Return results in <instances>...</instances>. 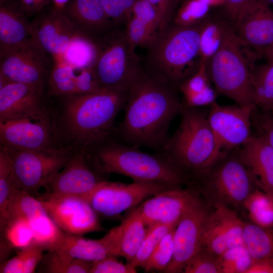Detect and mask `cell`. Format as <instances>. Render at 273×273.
Instances as JSON below:
<instances>
[{
    "mask_svg": "<svg viewBox=\"0 0 273 273\" xmlns=\"http://www.w3.org/2000/svg\"><path fill=\"white\" fill-rule=\"evenodd\" d=\"M178 91L177 87L144 66L128 92L123 119L115 129L117 139L138 148L160 152L169 138L170 123L183 106Z\"/></svg>",
    "mask_w": 273,
    "mask_h": 273,
    "instance_id": "6da1fadb",
    "label": "cell"
},
{
    "mask_svg": "<svg viewBox=\"0 0 273 273\" xmlns=\"http://www.w3.org/2000/svg\"><path fill=\"white\" fill-rule=\"evenodd\" d=\"M85 159L100 174L113 173L135 182L192 187L189 178L162 153L144 152L112 138L91 149Z\"/></svg>",
    "mask_w": 273,
    "mask_h": 273,
    "instance_id": "7a4b0ae2",
    "label": "cell"
},
{
    "mask_svg": "<svg viewBox=\"0 0 273 273\" xmlns=\"http://www.w3.org/2000/svg\"><path fill=\"white\" fill-rule=\"evenodd\" d=\"M179 114L178 127L160 153L195 186L227 152L221 150L210 126L208 112L183 105Z\"/></svg>",
    "mask_w": 273,
    "mask_h": 273,
    "instance_id": "3957f363",
    "label": "cell"
},
{
    "mask_svg": "<svg viewBox=\"0 0 273 273\" xmlns=\"http://www.w3.org/2000/svg\"><path fill=\"white\" fill-rule=\"evenodd\" d=\"M128 93L101 88L89 94L65 96L63 117L66 133L90 150L111 138L115 134V119L125 106Z\"/></svg>",
    "mask_w": 273,
    "mask_h": 273,
    "instance_id": "277c9868",
    "label": "cell"
},
{
    "mask_svg": "<svg viewBox=\"0 0 273 273\" xmlns=\"http://www.w3.org/2000/svg\"><path fill=\"white\" fill-rule=\"evenodd\" d=\"M202 23L180 26L171 22L159 31L146 47L145 67L178 88L199 68Z\"/></svg>",
    "mask_w": 273,
    "mask_h": 273,
    "instance_id": "5b68a950",
    "label": "cell"
},
{
    "mask_svg": "<svg viewBox=\"0 0 273 273\" xmlns=\"http://www.w3.org/2000/svg\"><path fill=\"white\" fill-rule=\"evenodd\" d=\"M246 47L233 29L205 65L217 94L241 106H255L252 83L255 60L249 59L258 58H250Z\"/></svg>",
    "mask_w": 273,
    "mask_h": 273,
    "instance_id": "8992f818",
    "label": "cell"
},
{
    "mask_svg": "<svg viewBox=\"0 0 273 273\" xmlns=\"http://www.w3.org/2000/svg\"><path fill=\"white\" fill-rule=\"evenodd\" d=\"M92 66L102 88L129 92L144 65L128 41L124 31L116 28L96 41Z\"/></svg>",
    "mask_w": 273,
    "mask_h": 273,
    "instance_id": "52a82bcc",
    "label": "cell"
},
{
    "mask_svg": "<svg viewBox=\"0 0 273 273\" xmlns=\"http://www.w3.org/2000/svg\"><path fill=\"white\" fill-rule=\"evenodd\" d=\"M197 188L214 204L235 211L243 208L251 194L258 188L251 172L238 151L225 153L197 183Z\"/></svg>",
    "mask_w": 273,
    "mask_h": 273,
    "instance_id": "ba28073f",
    "label": "cell"
},
{
    "mask_svg": "<svg viewBox=\"0 0 273 273\" xmlns=\"http://www.w3.org/2000/svg\"><path fill=\"white\" fill-rule=\"evenodd\" d=\"M1 148L10 159L21 188L32 195L44 188L72 156L65 150L51 147L36 150Z\"/></svg>",
    "mask_w": 273,
    "mask_h": 273,
    "instance_id": "9c48e42d",
    "label": "cell"
},
{
    "mask_svg": "<svg viewBox=\"0 0 273 273\" xmlns=\"http://www.w3.org/2000/svg\"><path fill=\"white\" fill-rule=\"evenodd\" d=\"M49 56L31 38L0 53V76L9 82L43 89L54 65Z\"/></svg>",
    "mask_w": 273,
    "mask_h": 273,
    "instance_id": "30bf717a",
    "label": "cell"
},
{
    "mask_svg": "<svg viewBox=\"0 0 273 273\" xmlns=\"http://www.w3.org/2000/svg\"><path fill=\"white\" fill-rule=\"evenodd\" d=\"M176 187L178 186L135 181L125 184L104 180L84 198L98 215L111 218L134 207L146 198Z\"/></svg>",
    "mask_w": 273,
    "mask_h": 273,
    "instance_id": "8fae6325",
    "label": "cell"
},
{
    "mask_svg": "<svg viewBox=\"0 0 273 273\" xmlns=\"http://www.w3.org/2000/svg\"><path fill=\"white\" fill-rule=\"evenodd\" d=\"M212 211L197 195L191 201L175 229L173 255L165 272H183L187 262L201 247L203 232Z\"/></svg>",
    "mask_w": 273,
    "mask_h": 273,
    "instance_id": "7c38bea8",
    "label": "cell"
},
{
    "mask_svg": "<svg viewBox=\"0 0 273 273\" xmlns=\"http://www.w3.org/2000/svg\"><path fill=\"white\" fill-rule=\"evenodd\" d=\"M210 107L208 121L223 152L239 148L251 139V117L256 106L220 105L215 102Z\"/></svg>",
    "mask_w": 273,
    "mask_h": 273,
    "instance_id": "4fadbf2b",
    "label": "cell"
},
{
    "mask_svg": "<svg viewBox=\"0 0 273 273\" xmlns=\"http://www.w3.org/2000/svg\"><path fill=\"white\" fill-rule=\"evenodd\" d=\"M38 199L48 214L66 233L83 236L103 230L98 214L84 198L67 196Z\"/></svg>",
    "mask_w": 273,
    "mask_h": 273,
    "instance_id": "5bb4252c",
    "label": "cell"
},
{
    "mask_svg": "<svg viewBox=\"0 0 273 273\" xmlns=\"http://www.w3.org/2000/svg\"><path fill=\"white\" fill-rule=\"evenodd\" d=\"M51 127L43 110L30 115L0 120L2 147L36 150L50 147Z\"/></svg>",
    "mask_w": 273,
    "mask_h": 273,
    "instance_id": "9a60e30c",
    "label": "cell"
},
{
    "mask_svg": "<svg viewBox=\"0 0 273 273\" xmlns=\"http://www.w3.org/2000/svg\"><path fill=\"white\" fill-rule=\"evenodd\" d=\"M238 37L258 56L273 43V10L263 0H248L234 24Z\"/></svg>",
    "mask_w": 273,
    "mask_h": 273,
    "instance_id": "2e32d148",
    "label": "cell"
},
{
    "mask_svg": "<svg viewBox=\"0 0 273 273\" xmlns=\"http://www.w3.org/2000/svg\"><path fill=\"white\" fill-rule=\"evenodd\" d=\"M213 205L214 209L205 225L200 248L219 257L228 249L244 245L245 222L233 209L221 204Z\"/></svg>",
    "mask_w": 273,
    "mask_h": 273,
    "instance_id": "e0dca14e",
    "label": "cell"
},
{
    "mask_svg": "<svg viewBox=\"0 0 273 273\" xmlns=\"http://www.w3.org/2000/svg\"><path fill=\"white\" fill-rule=\"evenodd\" d=\"M32 38L53 58L61 57L79 32L63 10L43 11L31 21Z\"/></svg>",
    "mask_w": 273,
    "mask_h": 273,
    "instance_id": "ac0fdd59",
    "label": "cell"
},
{
    "mask_svg": "<svg viewBox=\"0 0 273 273\" xmlns=\"http://www.w3.org/2000/svg\"><path fill=\"white\" fill-rule=\"evenodd\" d=\"M100 175L90 167L83 153L74 155L45 186L46 192L41 197L85 198L104 180Z\"/></svg>",
    "mask_w": 273,
    "mask_h": 273,
    "instance_id": "d6986e66",
    "label": "cell"
},
{
    "mask_svg": "<svg viewBox=\"0 0 273 273\" xmlns=\"http://www.w3.org/2000/svg\"><path fill=\"white\" fill-rule=\"evenodd\" d=\"M193 189L180 186L152 196L138 207L142 219L149 228L157 224L176 226L184 212L196 197Z\"/></svg>",
    "mask_w": 273,
    "mask_h": 273,
    "instance_id": "ffe728a7",
    "label": "cell"
},
{
    "mask_svg": "<svg viewBox=\"0 0 273 273\" xmlns=\"http://www.w3.org/2000/svg\"><path fill=\"white\" fill-rule=\"evenodd\" d=\"M63 10L79 33L95 42L116 29L101 0H71Z\"/></svg>",
    "mask_w": 273,
    "mask_h": 273,
    "instance_id": "44dd1931",
    "label": "cell"
},
{
    "mask_svg": "<svg viewBox=\"0 0 273 273\" xmlns=\"http://www.w3.org/2000/svg\"><path fill=\"white\" fill-rule=\"evenodd\" d=\"M237 149L258 189L273 195V149L262 136L253 135Z\"/></svg>",
    "mask_w": 273,
    "mask_h": 273,
    "instance_id": "7402d4cb",
    "label": "cell"
},
{
    "mask_svg": "<svg viewBox=\"0 0 273 273\" xmlns=\"http://www.w3.org/2000/svg\"><path fill=\"white\" fill-rule=\"evenodd\" d=\"M43 89L10 82L0 88V120L32 115L42 110Z\"/></svg>",
    "mask_w": 273,
    "mask_h": 273,
    "instance_id": "603a6c76",
    "label": "cell"
},
{
    "mask_svg": "<svg viewBox=\"0 0 273 273\" xmlns=\"http://www.w3.org/2000/svg\"><path fill=\"white\" fill-rule=\"evenodd\" d=\"M28 18L19 2L0 3V53L32 38Z\"/></svg>",
    "mask_w": 273,
    "mask_h": 273,
    "instance_id": "cb8c5ba5",
    "label": "cell"
},
{
    "mask_svg": "<svg viewBox=\"0 0 273 273\" xmlns=\"http://www.w3.org/2000/svg\"><path fill=\"white\" fill-rule=\"evenodd\" d=\"M118 226V255L130 263L145 238L148 229L140 214L138 207H133Z\"/></svg>",
    "mask_w": 273,
    "mask_h": 273,
    "instance_id": "d4e9b609",
    "label": "cell"
},
{
    "mask_svg": "<svg viewBox=\"0 0 273 273\" xmlns=\"http://www.w3.org/2000/svg\"><path fill=\"white\" fill-rule=\"evenodd\" d=\"M50 251H56L66 259H79L89 261L112 256L102 238L85 239L82 236L66 233L54 248Z\"/></svg>",
    "mask_w": 273,
    "mask_h": 273,
    "instance_id": "484cf974",
    "label": "cell"
},
{
    "mask_svg": "<svg viewBox=\"0 0 273 273\" xmlns=\"http://www.w3.org/2000/svg\"><path fill=\"white\" fill-rule=\"evenodd\" d=\"M207 72L205 64L201 62L198 70L178 87L183 95L184 105L188 107L200 108L215 103L217 96Z\"/></svg>",
    "mask_w": 273,
    "mask_h": 273,
    "instance_id": "4316f807",
    "label": "cell"
},
{
    "mask_svg": "<svg viewBox=\"0 0 273 273\" xmlns=\"http://www.w3.org/2000/svg\"><path fill=\"white\" fill-rule=\"evenodd\" d=\"M234 29L232 22L223 11L210 13L202 23L200 34V57L205 64L218 51L226 36Z\"/></svg>",
    "mask_w": 273,
    "mask_h": 273,
    "instance_id": "83f0119b",
    "label": "cell"
},
{
    "mask_svg": "<svg viewBox=\"0 0 273 273\" xmlns=\"http://www.w3.org/2000/svg\"><path fill=\"white\" fill-rule=\"evenodd\" d=\"M1 262L6 260L13 249H22L33 243L29 221L23 218H8L0 222Z\"/></svg>",
    "mask_w": 273,
    "mask_h": 273,
    "instance_id": "f1b7e54d",
    "label": "cell"
},
{
    "mask_svg": "<svg viewBox=\"0 0 273 273\" xmlns=\"http://www.w3.org/2000/svg\"><path fill=\"white\" fill-rule=\"evenodd\" d=\"M46 214L48 213L40 199L20 189L10 197L0 222L8 218H23L30 221Z\"/></svg>",
    "mask_w": 273,
    "mask_h": 273,
    "instance_id": "f546056e",
    "label": "cell"
},
{
    "mask_svg": "<svg viewBox=\"0 0 273 273\" xmlns=\"http://www.w3.org/2000/svg\"><path fill=\"white\" fill-rule=\"evenodd\" d=\"M243 244L253 259H273V227L262 228L245 222Z\"/></svg>",
    "mask_w": 273,
    "mask_h": 273,
    "instance_id": "4dcf8cb0",
    "label": "cell"
},
{
    "mask_svg": "<svg viewBox=\"0 0 273 273\" xmlns=\"http://www.w3.org/2000/svg\"><path fill=\"white\" fill-rule=\"evenodd\" d=\"M252 83L256 107L273 114V63L254 66Z\"/></svg>",
    "mask_w": 273,
    "mask_h": 273,
    "instance_id": "1f68e13d",
    "label": "cell"
},
{
    "mask_svg": "<svg viewBox=\"0 0 273 273\" xmlns=\"http://www.w3.org/2000/svg\"><path fill=\"white\" fill-rule=\"evenodd\" d=\"M250 221L262 228L273 227V195L257 188L244 204Z\"/></svg>",
    "mask_w": 273,
    "mask_h": 273,
    "instance_id": "d6a6232c",
    "label": "cell"
},
{
    "mask_svg": "<svg viewBox=\"0 0 273 273\" xmlns=\"http://www.w3.org/2000/svg\"><path fill=\"white\" fill-rule=\"evenodd\" d=\"M44 247L33 243L21 249L14 257L0 264L1 273H32L38 267L43 256Z\"/></svg>",
    "mask_w": 273,
    "mask_h": 273,
    "instance_id": "836d02e7",
    "label": "cell"
},
{
    "mask_svg": "<svg viewBox=\"0 0 273 273\" xmlns=\"http://www.w3.org/2000/svg\"><path fill=\"white\" fill-rule=\"evenodd\" d=\"M96 56V42L79 33L58 58L72 66L84 68L92 66Z\"/></svg>",
    "mask_w": 273,
    "mask_h": 273,
    "instance_id": "e575fe53",
    "label": "cell"
},
{
    "mask_svg": "<svg viewBox=\"0 0 273 273\" xmlns=\"http://www.w3.org/2000/svg\"><path fill=\"white\" fill-rule=\"evenodd\" d=\"M54 65L49 77L50 92L56 96L76 94V67L59 58H53Z\"/></svg>",
    "mask_w": 273,
    "mask_h": 273,
    "instance_id": "d590c367",
    "label": "cell"
},
{
    "mask_svg": "<svg viewBox=\"0 0 273 273\" xmlns=\"http://www.w3.org/2000/svg\"><path fill=\"white\" fill-rule=\"evenodd\" d=\"M93 261L64 258L55 251L43 254L39 270L47 273H89Z\"/></svg>",
    "mask_w": 273,
    "mask_h": 273,
    "instance_id": "8d00e7d4",
    "label": "cell"
},
{
    "mask_svg": "<svg viewBox=\"0 0 273 273\" xmlns=\"http://www.w3.org/2000/svg\"><path fill=\"white\" fill-rule=\"evenodd\" d=\"M29 222L33 233V243L43 246L46 251L53 250L65 233L48 214L37 217Z\"/></svg>",
    "mask_w": 273,
    "mask_h": 273,
    "instance_id": "74e56055",
    "label": "cell"
},
{
    "mask_svg": "<svg viewBox=\"0 0 273 273\" xmlns=\"http://www.w3.org/2000/svg\"><path fill=\"white\" fill-rule=\"evenodd\" d=\"M211 8L199 0H185L174 12L172 22L178 26H190L204 22Z\"/></svg>",
    "mask_w": 273,
    "mask_h": 273,
    "instance_id": "f35d334b",
    "label": "cell"
},
{
    "mask_svg": "<svg viewBox=\"0 0 273 273\" xmlns=\"http://www.w3.org/2000/svg\"><path fill=\"white\" fill-rule=\"evenodd\" d=\"M21 189L16 179L10 159L5 151H0V218L4 217L7 205L17 190Z\"/></svg>",
    "mask_w": 273,
    "mask_h": 273,
    "instance_id": "ab89813d",
    "label": "cell"
},
{
    "mask_svg": "<svg viewBox=\"0 0 273 273\" xmlns=\"http://www.w3.org/2000/svg\"><path fill=\"white\" fill-rule=\"evenodd\" d=\"M253 261L244 245L229 248L219 257L221 273H246Z\"/></svg>",
    "mask_w": 273,
    "mask_h": 273,
    "instance_id": "60d3db41",
    "label": "cell"
},
{
    "mask_svg": "<svg viewBox=\"0 0 273 273\" xmlns=\"http://www.w3.org/2000/svg\"><path fill=\"white\" fill-rule=\"evenodd\" d=\"M176 226L157 224L148 228L145 238L130 263L135 268L138 267L144 268L163 237L172 229Z\"/></svg>",
    "mask_w": 273,
    "mask_h": 273,
    "instance_id": "b9f144b4",
    "label": "cell"
},
{
    "mask_svg": "<svg viewBox=\"0 0 273 273\" xmlns=\"http://www.w3.org/2000/svg\"><path fill=\"white\" fill-rule=\"evenodd\" d=\"M175 228L172 229L160 241L143 268L146 272L165 271L173 255Z\"/></svg>",
    "mask_w": 273,
    "mask_h": 273,
    "instance_id": "7bdbcfd3",
    "label": "cell"
},
{
    "mask_svg": "<svg viewBox=\"0 0 273 273\" xmlns=\"http://www.w3.org/2000/svg\"><path fill=\"white\" fill-rule=\"evenodd\" d=\"M185 273H221L219 257L200 248L185 265Z\"/></svg>",
    "mask_w": 273,
    "mask_h": 273,
    "instance_id": "ee69618b",
    "label": "cell"
},
{
    "mask_svg": "<svg viewBox=\"0 0 273 273\" xmlns=\"http://www.w3.org/2000/svg\"><path fill=\"white\" fill-rule=\"evenodd\" d=\"M125 36L131 46H148L156 34L144 23L131 14L125 24Z\"/></svg>",
    "mask_w": 273,
    "mask_h": 273,
    "instance_id": "f6af8a7d",
    "label": "cell"
},
{
    "mask_svg": "<svg viewBox=\"0 0 273 273\" xmlns=\"http://www.w3.org/2000/svg\"><path fill=\"white\" fill-rule=\"evenodd\" d=\"M105 12L115 26H120L131 16L136 0H101Z\"/></svg>",
    "mask_w": 273,
    "mask_h": 273,
    "instance_id": "bcb514c9",
    "label": "cell"
},
{
    "mask_svg": "<svg viewBox=\"0 0 273 273\" xmlns=\"http://www.w3.org/2000/svg\"><path fill=\"white\" fill-rule=\"evenodd\" d=\"M132 15L144 23L154 34L160 28V18L155 8L147 0H136Z\"/></svg>",
    "mask_w": 273,
    "mask_h": 273,
    "instance_id": "7dc6e473",
    "label": "cell"
},
{
    "mask_svg": "<svg viewBox=\"0 0 273 273\" xmlns=\"http://www.w3.org/2000/svg\"><path fill=\"white\" fill-rule=\"evenodd\" d=\"M251 118L258 134L263 136L273 149V114L255 107Z\"/></svg>",
    "mask_w": 273,
    "mask_h": 273,
    "instance_id": "c3c4849f",
    "label": "cell"
},
{
    "mask_svg": "<svg viewBox=\"0 0 273 273\" xmlns=\"http://www.w3.org/2000/svg\"><path fill=\"white\" fill-rule=\"evenodd\" d=\"M136 268L130 263L123 264L115 256H109L93 261L89 273H135Z\"/></svg>",
    "mask_w": 273,
    "mask_h": 273,
    "instance_id": "681fc988",
    "label": "cell"
},
{
    "mask_svg": "<svg viewBox=\"0 0 273 273\" xmlns=\"http://www.w3.org/2000/svg\"><path fill=\"white\" fill-rule=\"evenodd\" d=\"M155 8L160 18V30L172 22L175 12L173 0H147Z\"/></svg>",
    "mask_w": 273,
    "mask_h": 273,
    "instance_id": "f907efd6",
    "label": "cell"
},
{
    "mask_svg": "<svg viewBox=\"0 0 273 273\" xmlns=\"http://www.w3.org/2000/svg\"><path fill=\"white\" fill-rule=\"evenodd\" d=\"M20 6L29 18L35 17L42 12L44 8L52 2V0H19Z\"/></svg>",
    "mask_w": 273,
    "mask_h": 273,
    "instance_id": "816d5d0a",
    "label": "cell"
},
{
    "mask_svg": "<svg viewBox=\"0 0 273 273\" xmlns=\"http://www.w3.org/2000/svg\"><path fill=\"white\" fill-rule=\"evenodd\" d=\"M248 0H225L223 12L233 24L236 21L238 16Z\"/></svg>",
    "mask_w": 273,
    "mask_h": 273,
    "instance_id": "f5cc1de1",
    "label": "cell"
},
{
    "mask_svg": "<svg viewBox=\"0 0 273 273\" xmlns=\"http://www.w3.org/2000/svg\"><path fill=\"white\" fill-rule=\"evenodd\" d=\"M246 273H273V259H254Z\"/></svg>",
    "mask_w": 273,
    "mask_h": 273,
    "instance_id": "db71d44e",
    "label": "cell"
},
{
    "mask_svg": "<svg viewBox=\"0 0 273 273\" xmlns=\"http://www.w3.org/2000/svg\"><path fill=\"white\" fill-rule=\"evenodd\" d=\"M212 8H223L225 4V0H199Z\"/></svg>",
    "mask_w": 273,
    "mask_h": 273,
    "instance_id": "11a10c76",
    "label": "cell"
},
{
    "mask_svg": "<svg viewBox=\"0 0 273 273\" xmlns=\"http://www.w3.org/2000/svg\"><path fill=\"white\" fill-rule=\"evenodd\" d=\"M262 58L267 63H273V43L264 51Z\"/></svg>",
    "mask_w": 273,
    "mask_h": 273,
    "instance_id": "9f6ffc18",
    "label": "cell"
},
{
    "mask_svg": "<svg viewBox=\"0 0 273 273\" xmlns=\"http://www.w3.org/2000/svg\"><path fill=\"white\" fill-rule=\"evenodd\" d=\"M53 4V8L57 10H63L65 6L71 0H52Z\"/></svg>",
    "mask_w": 273,
    "mask_h": 273,
    "instance_id": "6f0895ef",
    "label": "cell"
},
{
    "mask_svg": "<svg viewBox=\"0 0 273 273\" xmlns=\"http://www.w3.org/2000/svg\"><path fill=\"white\" fill-rule=\"evenodd\" d=\"M184 1L185 0H173L175 11Z\"/></svg>",
    "mask_w": 273,
    "mask_h": 273,
    "instance_id": "680465c9",
    "label": "cell"
},
{
    "mask_svg": "<svg viewBox=\"0 0 273 273\" xmlns=\"http://www.w3.org/2000/svg\"><path fill=\"white\" fill-rule=\"evenodd\" d=\"M263 1L269 5H273V0H263Z\"/></svg>",
    "mask_w": 273,
    "mask_h": 273,
    "instance_id": "91938a15",
    "label": "cell"
},
{
    "mask_svg": "<svg viewBox=\"0 0 273 273\" xmlns=\"http://www.w3.org/2000/svg\"><path fill=\"white\" fill-rule=\"evenodd\" d=\"M7 0H0V3H3Z\"/></svg>",
    "mask_w": 273,
    "mask_h": 273,
    "instance_id": "94428289",
    "label": "cell"
},
{
    "mask_svg": "<svg viewBox=\"0 0 273 273\" xmlns=\"http://www.w3.org/2000/svg\"><path fill=\"white\" fill-rule=\"evenodd\" d=\"M272 114V113H271Z\"/></svg>",
    "mask_w": 273,
    "mask_h": 273,
    "instance_id": "6125c7cd",
    "label": "cell"
}]
</instances>
